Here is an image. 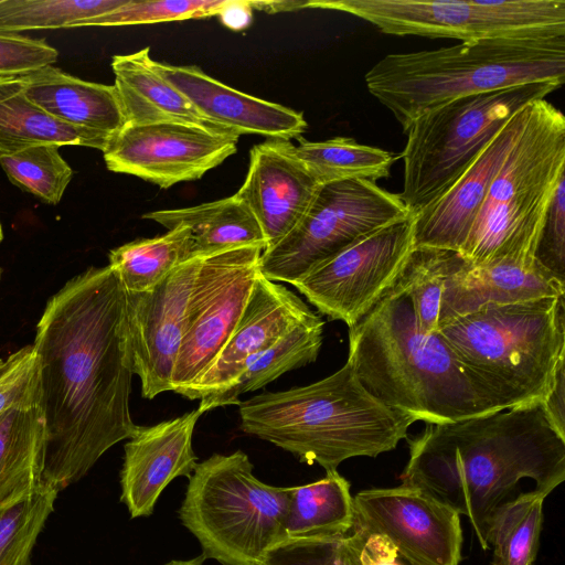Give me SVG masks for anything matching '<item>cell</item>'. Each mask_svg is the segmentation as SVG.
Instances as JSON below:
<instances>
[{
    "mask_svg": "<svg viewBox=\"0 0 565 565\" xmlns=\"http://www.w3.org/2000/svg\"><path fill=\"white\" fill-rule=\"evenodd\" d=\"M3 235H2V228H1V225H0V242L2 239Z\"/></svg>",
    "mask_w": 565,
    "mask_h": 565,
    "instance_id": "cell-46",
    "label": "cell"
},
{
    "mask_svg": "<svg viewBox=\"0 0 565 565\" xmlns=\"http://www.w3.org/2000/svg\"><path fill=\"white\" fill-rule=\"evenodd\" d=\"M56 49L44 40L0 32V76H20L52 65Z\"/></svg>",
    "mask_w": 565,
    "mask_h": 565,
    "instance_id": "cell-40",
    "label": "cell"
},
{
    "mask_svg": "<svg viewBox=\"0 0 565 565\" xmlns=\"http://www.w3.org/2000/svg\"><path fill=\"white\" fill-rule=\"evenodd\" d=\"M534 260L565 282V178L559 181L552 198L534 252Z\"/></svg>",
    "mask_w": 565,
    "mask_h": 565,
    "instance_id": "cell-39",
    "label": "cell"
},
{
    "mask_svg": "<svg viewBox=\"0 0 565 565\" xmlns=\"http://www.w3.org/2000/svg\"><path fill=\"white\" fill-rule=\"evenodd\" d=\"M561 296H565V282L547 273L535 260L505 258L473 265L454 252L444 275L438 329L486 305Z\"/></svg>",
    "mask_w": 565,
    "mask_h": 565,
    "instance_id": "cell-21",
    "label": "cell"
},
{
    "mask_svg": "<svg viewBox=\"0 0 565 565\" xmlns=\"http://www.w3.org/2000/svg\"><path fill=\"white\" fill-rule=\"evenodd\" d=\"M238 405L243 431L326 471L395 449L418 422L371 394L349 362L312 384L265 392Z\"/></svg>",
    "mask_w": 565,
    "mask_h": 565,
    "instance_id": "cell-4",
    "label": "cell"
},
{
    "mask_svg": "<svg viewBox=\"0 0 565 565\" xmlns=\"http://www.w3.org/2000/svg\"><path fill=\"white\" fill-rule=\"evenodd\" d=\"M3 362H4V360H3V359H0V369H1V367H2V365H3Z\"/></svg>",
    "mask_w": 565,
    "mask_h": 565,
    "instance_id": "cell-47",
    "label": "cell"
},
{
    "mask_svg": "<svg viewBox=\"0 0 565 565\" xmlns=\"http://www.w3.org/2000/svg\"><path fill=\"white\" fill-rule=\"evenodd\" d=\"M151 61L148 46L113 56L114 86L122 105L126 125L181 121L221 130L206 120L181 92L159 76Z\"/></svg>",
    "mask_w": 565,
    "mask_h": 565,
    "instance_id": "cell-24",
    "label": "cell"
},
{
    "mask_svg": "<svg viewBox=\"0 0 565 565\" xmlns=\"http://www.w3.org/2000/svg\"><path fill=\"white\" fill-rule=\"evenodd\" d=\"M204 561V557H198L190 561H172L168 563L167 565H202Z\"/></svg>",
    "mask_w": 565,
    "mask_h": 565,
    "instance_id": "cell-44",
    "label": "cell"
},
{
    "mask_svg": "<svg viewBox=\"0 0 565 565\" xmlns=\"http://www.w3.org/2000/svg\"><path fill=\"white\" fill-rule=\"evenodd\" d=\"M199 256L188 228L178 226L166 234L140 238L109 252V266L127 292L152 289L174 268Z\"/></svg>",
    "mask_w": 565,
    "mask_h": 565,
    "instance_id": "cell-30",
    "label": "cell"
},
{
    "mask_svg": "<svg viewBox=\"0 0 565 565\" xmlns=\"http://www.w3.org/2000/svg\"><path fill=\"white\" fill-rule=\"evenodd\" d=\"M525 124L495 174L460 250L473 265L534 260L547 210L565 178V117L546 99L526 106Z\"/></svg>",
    "mask_w": 565,
    "mask_h": 565,
    "instance_id": "cell-7",
    "label": "cell"
},
{
    "mask_svg": "<svg viewBox=\"0 0 565 565\" xmlns=\"http://www.w3.org/2000/svg\"><path fill=\"white\" fill-rule=\"evenodd\" d=\"M142 218L167 230H189L196 255H209L239 245L267 247L264 233L247 205L235 194L199 205L148 212Z\"/></svg>",
    "mask_w": 565,
    "mask_h": 565,
    "instance_id": "cell-27",
    "label": "cell"
},
{
    "mask_svg": "<svg viewBox=\"0 0 565 565\" xmlns=\"http://www.w3.org/2000/svg\"><path fill=\"white\" fill-rule=\"evenodd\" d=\"M414 220L409 215L361 237L292 286L322 315L353 327L401 275L415 246Z\"/></svg>",
    "mask_w": 565,
    "mask_h": 565,
    "instance_id": "cell-12",
    "label": "cell"
},
{
    "mask_svg": "<svg viewBox=\"0 0 565 565\" xmlns=\"http://www.w3.org/2000/svg\"><path fill=\"white\" fill-rule=\"evenodd\" d=\"M202 257L179 265L150 290L126 291L134 369L145 398L172 391V374Z\"/></svg>",
    "mask_w": 565,
    "mask_h": 565,
    "instance_id": "cell-16",
    "label": "cell"
},
{
    "mask_svg": "<svg viewBox=\"0 0 565 565\" xmlns=\"http://www.w3.org/2000/svg\"><path fill=\"white\" fill-rule=\"evenodd\" d=\"M409 459L399 479L465 515L482 550L497 510L519 482L548 495L565 480V438L542 403L444 423L406 438Z\"/></svg>",
    "mask_w": 565,
    "mask_h": 565,
    "instance_id": "cell-2",
    "label": "cell"
},
{
    "mask_svg": "<svg viewBox=\"0 0 565 565\" xmlns=\"http://www.w3.org/2000/svg\"><path fill=\"white\" fill-rule=\"evenodd\" d=\"M307 8L345 12L399 36L471 42L565 34V0H316Z\"/></svg>",
    "mask_w": 565,
    "mask_h": 565,
    "instance_id": "cell-10",
    "label": "cell"
},
{
    "mask_svg": "<svg viewBox=\"0 0 565 565\" xmlns=\"http://www.w3.org/2000/svg\"><path fill=\"white\" fill-rule=\"evenodd\" d=\"M151 66L221 130L238 137L260 135L290 140L299 138L307 128L301 113L239 92L209 76L198 66H178L154 60Z\"/></svg>",
    "mask_w": 565,
    "mask_h": 565,
    "instance_id": "cell-20",
    "label": "cell"
},
{
    "mask_svg": "<svg viewBox=\"0 0 565 565\" xmlns=\"http://www.w3.org/2000/svg\"><path fill=\"white\" fill-rule=\"evenodd\" d=\"M291 150L319 185L347 180L376 182L390 177L393 163L401 157L347 137L301 140Z\"/></svg>",
    "mask_w": 565,
    "mask_h": 565,
    "instance_id": "cell-31",
    "label": "cell"
},
{
    "mask_svg": "<svg viewBox=\"0 0 565 565\" xmlns=\"http://www.w3.org/2000/svg\"><path fill=\"white\" fill-rule=\"evenodd\" d=\"M291 148L289 140L281 139L255 145L245 181L235 193L257 220L266 249L295 227L320 186Z\"/></svg>",
    "mask_w": 565,
    "mask_h": 565,
    "instance_id": "cell-19",
    "label": "cell"
},
{
    "mask_svg": "<svg viewBox=\"0 0 565 565\" xmlns=\"http://www.w3.org/2000/svg\"><path fill=\"white\" fill-rule=\"evenodd\" d=\"M60 146L44 143L12 154H0V164L12 183L49 204H57L72 180L73 170Z\"/></svg>",
    "mask_w": 565,
    "mask_h": 565,
    "instance_id": "cell-36",
    "label": "cell"
},
{
    "mask_svg": "<svg viewBox=\"0 0 565 565\" xmlns=\"http://www.w3.org/2000/svg\"><path fill=\"white\" fill-rule=\"evenodd\" d=\"M351 565H362L361 558L356 559Z\"/></svg>",
    "mask_w": 565,
    "mask_h": 565,
    "instance_id": "cell-45",
    "label": "cell"
},
{
    "mask_svg": "<svg viewBox=\"0 0 565 565\" xmlns=\"http://www.w3.org/2000/svg\"><path fill=\"white\" fill-rule=\"evenodd\" d=\"M264 249L248 244L203 255L172 374L174 393L199 377L227 342L248 301Z\"/></svg>",
    "mask_w": 565,
    "mask_h": 565,
    "instance_id": "cell-13",
    "label": "cell"
},
{
    "mask_svg": "<svg viewBox=\"0 0 565 565\" xmlns=\"http://www.w3.org/2000/svg\"><path fill=\"white\" fill-rule=\"evenodd\" d=\"M110 138L70 126L50 116L24 93L20 76H0V154H12L33 146H84L104 151Z\"/></svg>",
    "mask_w": 565,
    "mask_h": 565,
    "instance_id": "cell-25",
    "label": "cell"
},
{
    "mask_svg": "<svg viewBox=\"0 0 565 565\" xmlns=\"http://www.w3.org/2000/svg\"><path fill=\"white\" fill-rule=\"evenodd\" d=\"M412 215L398 194L369 180L322 184L295 227L263 250L259 271L292 285L361 237Z\"/></svg>",
    "mask_w": 565,
    "mask_h": 565,
    "instance_id": "cell-11",
    "label": "cell"
},
{
    "mask_svg": "<svg viewBox=\"0 0 565 565\" xmlns=\"http://www.w3.org/2000/svg\"><path fill=\"white\" fill-rule=\"evenodd\" d=\"M40 364L33 345L10 354L0 369V415L17 405L41 403Z\"/></svg>",
    "mask_w": 565,
    "mask_h": 565,
    "instance_id": "cell-38",
    "label": "cell"
},
{
    "mask_svg": "<svg viewBox=\"0 0 565 565\" xmlns=\"http://www.w3.org/2000/svg\"><path fill=\"white\" fill-rule=\"evenodd\" d=\"M45 448L41 403L17 405L0 415V505L42 484Z\"/></svg>",
    "mask_w": 565,
    "mask_h": 565,
    "instance_id": "cell-26",
    "label": "cell"
},
{
    "mask_svg": "<svg viewBox=\"0 0 565 565\" xmlns=\"http://www.w3.org/2000/svg\"><path fill=\"white\" fill-rule=\"evenodd\" d=\"M455 250L414 246L395 284L411 300L418 327L438 331V310L444 275Z\"/></svg>",
    "mask_w": 565,
    "mask_h": 565,
    "instance_id": "cell-35",
    "label": "cell"
},
{
    "mask_svg": "<svg viewBox=\"0 0 565 565\" xmlns=\"http://www.w3.org/2000/svg\"><path fill=\"white\" fill-rule=\"evenodd\" d=\"M361 562L362 565H413L401 557L393 546L379 535H364Z\"/></svg>",
    "mask_w": 565,
    "mask_h": 565,
    "instance_id": "cell-42",
    "label": "cell"
},
{
    "mask_svg": "<svg viewBox=\"0 0 565 565\" xmlns=\"http://www.w3.org/2000/svg\"><path fill=\"white\" fill-rule=\"evenodd\" d=\"M26 97L53 118L113 139L126 126L118 92L53 65L21 75Z\"/></svg>",
    "mask_w": 565,
    "mask_h": 565,
    "instance_id": "cell-23",
    "label": "cell"
},
{
    "mask_svg": "<svg viewBox=\"0 0 565 565\" xmlns=\"http://www.w3.org/2000/svg\"><path fill=\"white\" fill-rule=\"evenodd\" d=\"M317 316L296 294L259 271L227 342L211 365L179 394L202 399L222 393L255 356Z\"/></svg>",
    "mask_w": 565,
    "mask_h": 565,
    "instance_id": "cell-17",
    "label": "cell"
},
{
    "mask_svg": "<svg viewBox=\"0 0 565 565\" xmlns=\"http://www.w3.org/2000/svg\"><path fill=\"white\" fill-rule=\"evenodd\" d=\"M0 277H1V269H0Z\"/></svg>",
    "mask_w": 565,
    "mask_h": 565,
    "instance_id": "cell-48",
    "label": "cell"
},
{
    "mask_svg": "<svg viewBox=\"0 0 565 565\" xmlns=\"http://www.w3.org/2000/svg\"><path fill=\"white\" fill-rule=\"evenodd\" d=\"M526 106L505 124L441 198L415 215V246L460 253L495 174L525 124Z\"/></svg>",
    "mask_w": 565,
    "mask_h": 565,
    "instance_id": "cell-22",
    "label": "cell"
},
{
    "mask_svg": "<svg viewBox=\"0 0 565 565\" xmlns=\"http://www.w3.org/2000/svg\"><path fill=\"white\" fill-rule=\"evenodd\" d=\"M369 93L404 132L425 113L455 99L535 83L565 81V34L483 39L392 53L364 76Z\"/></svg>",
    "mask_w": 565,
    "mask_h": 565,
    "instance_id": "cell-5",
    "label": "cell"
},
{
    "mask_svg": "<svg viewBox=\"0 0 565 565\" xmlns=\"http://www.w3.org/2000/svg\"><path fill=\"white\" fill-rule=\"evenodd\" d=\"M437 332L499 409L542 403L565 362L564 296L486 305Z\"/></svg>",
    "mask_w": 565,
    "mask_h": 565,
    "instance_id": "cell-6",
    "label": "cell"
},
{
    "mask_svg": "<svg viewBox=\"0 0 565 565\" xmlns=\"http://www.w3.org/2000/svg\"><path fill=\"white\" fill-rule=\"evenodd\" d=\"M227 0H128L104 15L76 23V26H119L150 24L218 15Z\"/></svg>",
    "mask_w": 565,
    "mask_h": 565,
    "instance_id": "cell-37",
    "label": "cell"
},
{
    "mask_svg": "<svg viewBox=\"0 0 565 565\" xmlns=\"http://www.w3.org/2000/svg\"><path fill=\"white\" fill-rule=\"evenodd\" d=\"M542 406L554 429L565 438V362L557 369Z\"/></svg>",
    "mask_w": 565,
    "mask_h": 565,
    "instance_id": "cell-41",
    "label": "cell"
},
{
    "mask_svg": "<svg viewBox=\"0 0 565 565\" xmlns=\"http://www.w3.org/2000/svg\"><path fill=\"white\" fill-rule=\"evenodd\" d=\"M237 141L234 134L189 122L126 125L103 154L109 171L167 189L201 179L236 152Z\"/></svg>",
    "mask_w": 565,
    "mask_h": 565,
    "instance_id": "cell-15",
    "label": "cell"
},
{
    "mask_svg": "<svg viewBox=\"0 0 565 565\" xmlns=\"http://www.w3.org/2000/svg\"><path fill=\"white\" fill-rule=\"evenodd\" d=\"M46 448L41 482L61 491L137 429L127 294L109 266L74 276L46 302L32 344Z\"/></svg>",
    "mask_w": 565,
    "mask_h": 565,
    "instance_id": "cell-1",
    "label": "cell"
},
{
    "mask_svg": "<svg viewBox=\"0 0 565 565\" xmlns=\"http://www.w3.org/2000/svg\"><path fill=\"white\" fill-rule=\"evenodd\" d=\"M353 526L350 483L337 470L312 483L290 487L287 539L344 535Z\"/></svg>",
    "mask_w": 565,
    "mask_h": 565,
    "instance_id": "cell-29",
    "label": "cell"
},
{
    "mask_svg": "<svg viewBox=\"0 0 565 565\" xmlns=\"http://www.w3.org/2000/svg\"><path fill=\"white\" fill-rule=\"evenodd\" d=\"M561 86L535 82L465 96L414 120L401 154L398 193L409 213L415 216L441 198L518 111Z\"/></svg>",
    "mask_w": 565,
    "mask_h": 565,
    "instance_id": "cell-9",
    "label": "cell"
},
{
    "mask_svg": "<svg viewBox=\"0 0 565 565\" xmlns=\"http://www.w3.org/2000/svg\"><path fill=\"white\" fill-rule=\"evenodd\" d=\"M290 487L262 482L242 450L198 462L179 516L196 537L202 556L221 565H262L287 539Z\"/></svg>",
    "mask_w": 565,
    "mask_h": 565,
    "instance_id": "cell-8",
    "label": "cell"
},
{
    "mask_svg": "<svg viewBox=\"0 0 565 565\" xmlns=\"http://www.w3.org/2000/svg\"><path fill=\"white\" fill-rule=\"evenodd\" d=\"M252 10V1L227 0L218 17L227 28L242 30L249 25Z\"/></svg>",
    "mask_w": 565,
    "mask_h": 565,
    "instance_id": "cell-43",
    "label": "cell"
},
{
    "mask_svg": "<svg viewBox=\"0 0 565 565\" xmlns=\"http://www.w3.org/2000/svg\"><path fill=\"white\" fill-rule=\"evenodd\" d=\"M347 362L371 394L426 424L502 411L439 333L418 327L409 298L395 282L349 328Z\"/></svg>",
    "mask_w": 565,
    "mask_h": 565,
    "instance_id": "cell-3",
    "label": "cell"
},
{
    "mask_svg": "<svg viewBox=\"0 0 565 565\" xmlns=\"http://www.w3.org/2000/svg\"><path fill=\"white\" fill-rule=\"evenodd\" d=\"M205 407L153 426H138L125 445L120 473L121 497L131 518L152 514L166 487L178 477L190 478L198 465L192 436Z\"/></svg>",
    "mask_w": 565,
    "mask_h": 565,
    "instance_id": "cell-18",
    "label": "cell"
},
{
    "mask_svg": "<svg viewBox=\"0 0 565 565\" xmlns=\"http://www.w3.org/2000/svg\"><path fill=\"white\" fill-rule=\"evenodd\" d=\"M128 0H0V32L73 28L109 13Z\"/></svg>",
    "mask_w": 565,
    "mask_h": 565,
    "instance_id": "cell-34",
    "label": "cell"
},
{
    "mask_svg": "<svg viewBox=\"0 0 565 565\" xmlns=\"http://www.w3.org/2000/svg\"><path fill=\"white\" fill-rule=\"evenodd\" d=\"M546 497L532 489L497 510L488 536L489 547L493 548L492 565H534Z\"/></svg>",
    "mask_w": 565,
    "mask_h": 565,
    "instance_id": "cell-32",
    "label": "cell"
},
{
    "mask_svg": "<svg viewBox=\"0 0 565 565\" xmlns=\"http://www.w3.org/2000/svg\"><path fill=\"white\" fill-rule=\"evenodd\" d=\"M57 491L41 484L35 490L0 505V565H31V553Z\"/></svg>",
    "mask_w": 565,
    "mask_h": 565,
    "instance_id": "cell-33",
    "label": "cell"
},
{
    "mask_svg": "<svg viewBox=\"0 0 565 565\" xmlns=\"http://www.w3.org/2000/svg\"><path fill=\"white\" fill-rule=\"evenodd\" d=\"M385 539L413 565H459L460 515L427 492L401 484L367 489L353 497V526Z\"/></svg>",
    "mask_w": 565,
    "mask_h": 565,
    "instance_id": "cell-14",
    "label": "cell"
},
{
    "mask_svg": "<svg viewBox=\"0 0 565 565\" xmlns=\"http://www.w3.org/2000/svg\"><path fill=\"white\" fill-rule=\"evenodd\" d=\"M323 327L320 316L299 324L255 356L228 388L200 399V405L207 412L238 405L242 394L259 390L284 373L315 362L322 345Z\"/></svg>",
    "mask_w": 565,
    "mask_h": 565,
    "instance_id": "cell-28",
    "label": "cell"
}]
</instances>
